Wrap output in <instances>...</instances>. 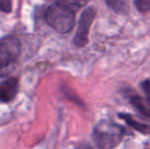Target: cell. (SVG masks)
Segmentation results:
<instances>
[{
  "mask_svg": "<svg viewBox=\"0 0 150 149\" xmlns=\"http://www.w3.org/2000/svg\"><path fill=\"white\" fill-rule=\"evenodd\" d=\"M124 135V128L111 121L103 119L94 127L92 138L96 146L109 149L119 145Z\"/></svg>",
  "mask_w": 150,
  "mask_h": 149,
  "instance_id": "1",
  "label": "cell"
},
{
  "mask_svg": "<svg viewBox=\"0 0 150 149\" xmlns=\"http://www.w3.org/2000/svg\"><path fill=\"white\" fill-rule=\"evenodd\" d=\"M47 25L60 34H67L75 26V11L61 5L58 2L50 5L44 13Z\"/></svg>",
  "mask_w": 150,
  "mask_h": 149,
  "instance_id": "2",
  "label": "cell"
},
{
  "mask_svg": "<svg viewBox=\"0 0 150 149\" xmlns=\"http://www.w3.org/2000/svg\"><path fill=\"white\" fill-rule=\"evenodd\" d=\"M21 54V42L14 36H5L0 39V75L11 71Z\"/></svg>",
  "mask_w": 150,
  "mask_h": 149,
  "instance_id": "3",
  "label": "cell"
},
{
  "mask_svg": "<svg viewBox=\"0 0 150 149\" xmlns=\"http://www.w3.org/2000/svg\"><path fill=\"white\" fill-rule=\"evenodd\" d=\"M96 16V10L93 7H87L83 10L81 13L78 24V29L76 32L75 38H74V43L78 47H84L88 43V36H89V31L92 26V23Z\"/></svg>",
  "mask_w": 150,
  "mask_h": 149,
  "instance_id": "4",
  "label": "cell"
},
{
  "mask_svg": "<svg viewBox=\"0 0 150 149\" xmlns=\"http://www.w3.org/2000/svg\"><path fill=\"white\" fill-rule=\"evenodd\" d=\"M18 91V78L10 77L0 83V103H9Z\"/></svg>",
  "mask_w": 150,
  "mask_h": 149,
  "instance_id": "5",
  "label": "cell"
},
{
  "mask_svg": "<svg viewBox=\"0 0 150 149\" xmlns=\"http://www.w3.org/2000/svg\"><path fill=\"white\" fill-rule=\"evenodd\" d=\"M119 115L120 119H124L130 127H132L133 129L136 130V131L140 132V133H142V134H145V135L150 133V126L141 123V121H138L137 119H135L132 115L128 114V113H120Z\"/></svg>",
  "mask_w": 150,
  "mask_h": 149,
  "instance_id": "6",
  "label": "cell"
},
{
  "mask_svg": "<svg viewBox=\"0 0 150 149\" xmlns=\"http://www.w3.org/2000/svg\"><path fill=\"white\" fill-rule=\"evenodd\" d=\"M131 103L136 108L137 112L150 119V102L148 100H145L140 96H134L131 98Z\"/></svg>",
  "mask_w": 150,
  "mask_h": 149,
  "instance_id": "7",
  "label": "cell"
},
{
  "mask_svg": "<svg viewBox=\"0 0 150 149\" xmlns=\"http://www.w3.org/2000/svg\"><path fill=\"white\" fill-rule=\"evenodd\" d=\"M105 3L112 10L120 14L128 13L129 1L128 0H104Z\"/></svg>",
  "mask_w": 150,
  "mask_h": 149,
  "instance_id": "8",
  "label": "cell"
},
{
  "mask_svg": "<svg viewBox=\"0 0 150 149\" xmlns=\"http://www.w3.org/2000/svg\"><path fill=\"white\" fill-rule=\"evenodd\" d=\"M56 2L76 12L77 10L86 6V4L88 3V0H57Z\"/></svg>",
  "mask_w": 150,
  "mask_h": 149,
  "instance_id": "9",
  "label": "cell"
},
{
  "mask_svg": "<svg viewBox=\"0 0 150 149\" xmlns=\"http://www.w3.org/2000/svg\"><path fill=\"white\" fill-rule=\"evenodd\" d=\"M135 7L140 12L150 10V0H135Z\"/></svg>",
  "mask_w": 150,
  "mask_h": 149,
  "instance_id": "10",
  "label": "cell"
},
{
  "mask_svg": "<svg viewBox=\"0 0 150 149\" xmlns=\"http://www.w3.org/2000/svg\"><path fill=\"white\" fill-rule=\"evenodd\" d=\"M12 10V0H0V11L9 13Z\"/></svg>",
  "mask_w": 150,
  "mask_h": 149,
  "instance_id": "11",
  "label": "cell"
},
{
  "mask_svg": "<svg viewBox=\"0 0 150 149\" xmlns=\"http://www.w3.org/2000/svg\"><path fill=\"white\" fill-rule=\"evenodd\" d=\"M141 87H142L143 91H144L145 95H146L147 100L150 102V80H146V81L142 82Z\"/></svg>",
  "mask_w": 150,
  "mask_h": 149,
  "instance_id": "12",
  "label": "cell"
}]
</instances>
